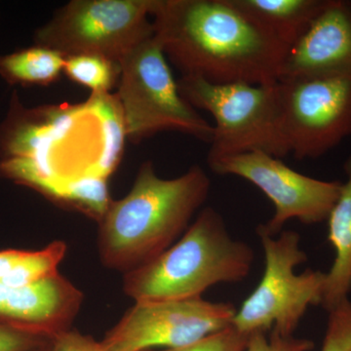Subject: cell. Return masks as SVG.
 Returning <instances> with one entry per match:
<instances>
[{
	"label": "cell",
	"instance_id": "1",
	"mask_svg": "<svg viewBox=\"0 0 351 351\" xmlns=\"http://www.w3.org/2000/svg\"><path fill=\"white\" fill-rule=\"evenodd\" d=\"M154 36L182 76L216 84L278 82L287 47L232 0H154Z\"/></svg>",
	"mask_w": 351,
	"mask_h": 351
},
{
	"label": "cell",
	"instance_id": "2",
	"mask_svg": "<svg viewBox=\"0 0 351 351\" xmlns=\"http://www.w3.org/2000/svg\"><path fill=\"white\" fill-rule=\"evenodd\" d=\"M103 94L78 105L25 108L14 93L0 123V178L55 202L68 182L112 176Z\"/></svg>",
	"mask_w": 351,
	"mask_h": 351
},
{
	"label": "cell",
	"instance_id": "3",
	"mask_svg": "<svg viewBox=\"0 0 351 351\" xmlns=\"http://www.w3.org/2000/svg\"><path fill=\"white\" fill-rule=\"evenodd\" d=\"M210 189L199 165L167 180L145 161L128 195L112 200L98 223L101 265L124 274L158 257L188 230Z\"/></svg>",
	"mask_w": 351,
	"mask_h": 351
},
{
	"label": "cell",
	"instance_id": "4",
	"mask_svg": "<svg viewBox=\"0 0 351 351\" xmlns=\"http://www.w3.org/2000/svg\"><path fill=\"white\" fill-rule=\"evenodd\" d=\"M253 262L251 247L233 239L223 217L206 207L177 243L124 274L122 286L135 302L196 299L216 284L243 280Z\"/></svg>",
	"mask_w": 351,
	"mask_h": 351
},
{
	"label": "cell",
	"instance_id": "5",
	"mask_svg": "<svg viewBox=\"0 0 351 351\" xmlns=\"http://www.w3.org/2000/svg\"><path fill=\"white\" fill-rule=\"evenodd\" d=\"M178 87L191 107L213 117L208 161L252 152L280 159L290 154L281 125L278 82L216 84L182 76Z\"/></svg>",
	"mask_w": 351,
	"mask_h": 351
},
{
	"label": "cell",
	"instance_id": "6",
	"mask_svg": "<svg viewBox=\"0 0 351 351\" xmlns=\"http://www.w3.org/2000/svg\"><path fill=\"white\" fill-rule=\"evenodd\" d=\"M119 64L115 95L130 142L138 144L160 132L177 131L210 144L213 125L182 98L154 36L138 44Z\"/></svg>",
	"mask_w": 351,
	"mask_h": 351
},
{
	"label": "cell",
	"instance_id": "7",
	"mask_svg": "<svg viewBox=\"0 0 351 351\" xmlns=\"http://www.w3.org/2000/svg\"><path fill=\"white\" fill-rule=\"evenodd\" d=\"M265 254V271L260 284L237 311L232 326L245 335L271 331L293 336L311 306L322 302L326 274L295 269L307 260L300 247L299 233L282 230L279 237L258 233Z\"/></svg>",
	"mask_w": 351,
	"mask_h": 351
},
{
	"label": "cell",
	"instance_id": "8",
	"mask_svg": "<svg viewBox=\"0 0 351 351\" xmlns=\"http://www.w3.org/2000/svg\"><path fill=\"white\" fill-rule=\"evenodd\" d=\"M154 0H73L34 32V45L64 57L95 55L119 62L154 36Z\"/></svg>",
	"mask_w": 351,
	"mask_h": 351
},
{
	"label": "cell",
	"instance_id": "9",
	"mask_svg": "<svg viewBox=\"0 0 351 351\" xmlns=\"http://www.w3.org/2000/svg\"><path fill=\"white\" fill-rule=\"evenodd\" d=\"M277 82L284 138L295 158H318L351 137V75Z\"/></svg>",
	"mask_w": 351,
	"mask_h": 351
},
{
	"label": "cell",
	"instance_id": "10",
	"mask_svg": "<svg viewBox=\"0 0 351 351\" xmlns=\"http://www.w3.org/2000/svg\"><path fill=\"white\" fill-rule=\"evenodd\" d=\"M218 175L237 176L257 186L274 204V215L257 233L276 237L290 219L304 225L327 221L341 195L343 182L301 174L280 158L263 152H246L208 161Z\"/></svg>",
	"mask_w": 351,
	"mask_h": 351
},
{
	"label": "cell",
	"instance_id": "11",
	"mask_svg": "<svg viewBox=\"0 0 351 351\" xmlns=\"http://www.w3.org/2000/svg\"><path fill=\"white\" fill-rule=\"evenodd\" d=\"M237 309L202 298L135 302L101 341L108 351H145L191 345L232 326Z\"/></svg>",
	"mask_w": 351,
	"mask_h": 351
},
{
	"label": "cell",
	"instance_id": "12",
	"mask_svg": "<svg viewBox=\"0 0 351 351\" xmlns=\"http://www.w3.org/2000/svg\"><path fill=\"white\" fill-rule=\"evenodd\" d=\"M351 75V0H326L287 50L278 80Z\"/></svg>",
	"mask_w": 351,
	"mask_h": 351
},
{
	"label": "cell",
	"instance_id": "13",
	"mask_svg": "<svg viewBox=\"0 0 351 351\" xmlns=\"http://www.w3.org/2000/svg\"><path fill=\"white\" fill-rule=\"evenodd\" d=\"M83 294L58 272L25 286L0 283V325L54 339L71 329Z\"/></svg>",
	"mask_w": 351,
	"mask_h": 351
},
{
	"label": "cell",
	"instance_id": "14",
	"mask_svg": "<svg viewBox=\"0 0 351 351\" xmlns=\"http://www.w3.org/2000/svg\"><path fill=\"white\" fill-rule=\"evenodd\" d=\"M346 181L328 217V240L335 260L326 274L321 306L329 313L348 299L351 291V156L345 163Z\"/></svg>",
	"mask_w": 351,
	"mask_h": 351
},
{
	"label": "cell",
	"instance_id": "15",
	"mask_svg": "<svg viewBox=\"0 0 351 351\" xmlns=\"http://www.w3.org/2000/svg\"><path fill=\"white\" fill-rule=\"evenodd\" d=\"M242 12L278 39L287 50L324 7L326 0H232Z\"/></svg>",
	"mask_w": 351,
	"mask_h": 351
},
{
	"label": "cell",
	"instance_id": "16",
	"mask_svg": "<svg viewBox=\"0 0 351 351\" xmlns=\"http://www.w3.org/2000/svg\"><path fill=\"white\" fill-rule=\"evenodd\" d=\"M66 250V242L55 240L40 250L0 251V283L25 286L55 276Z\"/></svg>",
	"mask_w": 351,
	"mask_h": 351
},
{
	"label": "cell",
	"instance_id": "17",
	"mask_svg": "<svg viewBox=\"0 0 351 351\" xmlns=\"http://www.w3.org/2000/svg\"><path fill=\"white\" fill-rule=\"evenodd\" d=\"M66 57L34 45L0 56V75L11 85L47 86L64 73Z\"/></svg>",
	"mask_w": 351,
	"mask_h": 351
},
{
	"label": "cell",
	"instance_id": "18",
	"mask_svg": "<svg viewBox=\"0 0 351 351\" xmlns=\"http://www.w3.org/2000/svg\"><path fill=\"white\" fill-rule=\"evenodd\" d=\"M120 64L107 58L95 55L66 57L64 73L71 82L87 87L92 93H110L117 87Z\"/></svg>",
	"mask_w": 351,
	"mask_h": 351
},
{
	"label": "cell",
	"instance_id": "19",
	"mask_svg": "<svg viewBox=\"0 0 351 351\" xmlns=\"http://www.w3.org/2000/svg\"><path fill=\"white\" fill-rule=\"evenodd\" d=\"M321 351H351V302L346 300L329 311Z\"/></svg>",
	"mask_w": 351,
	"mask_h": 351
},
{
	"label": "cell",
	"instance_id": "20",
	"mask_svg": "<svg viewBox=\"0 0 351 351\" xmlns=\"http://www.w3.org/2000/svg\"><path fill=\"white\" fill-rule=\"evenodd\" d=\"M248 337V335L242 334L230 326L191 345L181 348H164L161 350L145 351H245Z\"/></svg>",
	"mask_w": 351,
	"mask_h": 351
},
{
	"label": "cell",
	"instance_id": "21",
	"mask_svg": "<svg viewBox=\"0 0 351 351\" xmlns=\"http://www.w3.org/2000/svg\"><path fill=\"white\" fill-rule=\"evenodd\" d=\"M314 343L311 339L281 336L276 332H255L249 335L245 351H311Z\"/></svg>",
	"mask_w": 351,
	"mask_h": 351
},
{
	"label": "cell",
	"instance_id": "22",
	"mask_svg": "<svg viewBox=\"0 0 351 351\" xmlns=\"http://www.w3.org/2000/svg\"><path fill=\"white\" fill-rule=\"evenodd\" d=\"M52 341L41 335L0 325V351H34Z\"/></svg>",
	"mask_w": 351,
	"mask_h": 351
},
{
	"label": "cell",
	"instance_id": "23",
	"mask_svg": "<svg viewBox=\"0 0 351 351\" xmlns=\"http://www.w3.org/2000/svg\"><path fill=\"white\" fill-rule=\"evenodd\" d=\"M52 351H108L91 336L69 330L53 339Z\"/></svg>",
	"mask_w": 351,
	"mask_h": 351
},
{
	"label": "cell",
	"instance_id": "24",
	"mask_svg": "<svg viewBox=\"0 0 351 351\" xmlns=\"http://www.w3.org/2000/svg\"><path fill=\"white\" fill-rule=\"evenodd\" d=\"M53 348V341H50L47 345L41 346V348H38V350L34 351H52Z\"/></svg>",
	"mask_w": 351,
	"mask_h": 351
}]
</instances>
